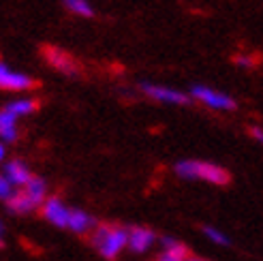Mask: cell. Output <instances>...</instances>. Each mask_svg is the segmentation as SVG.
Here are the masks:
<instances>
[{"label":"cell","instance_id":"obj_1","mask_svg":"<svg viewBox=\"0 0 263 261\" xmlns=\"http://www.w3.org/2000/svg\"><path fill=\"white\" fill-rule=\"evenodd\" d=\"M90 244L95 246L103 259L114 261L122 253V249L128 246V227L109 225V223L97 225V229L90 233Z\"/></svg>","mask_w":263,"mask_h":261},{"label":"cell","instance_id":"obj_11","mask_svg":"<svg viewBox=\"0 0 263 261\" xmlns=\"http://www.w3.org/2000/svg\"><path fill=\"white\" fill-rule=\"evenodd\" d=\"M5 203H7V210L13 212V214H28V212L34 210V208H39V206L28 197V195H26L24 189H22V191H15Z\"/></svg>","mask_w":263,"mask_h":261},{"label":"cell","instance_id":"obj_13","mask_svg":"<svg viewBox=\"0 0 263 261\" xmlns=\"http://www.w3.org/2000/svg\"><path fill=\"white\" fill-rule=\"evenodd\" d=\"M24 191H26V195H28V197H30L36 206H43L45 199H47V184H45V180L36 178V176L24 187Z\"/></svg>","mask_w":263,"mask_h":261},{"label":"cell","instance_id":"obj_19","mask_svg":"<svg viewBox=\"0 0 263 261\" xmlns=\"http://www.w3.org/2000/svg\"><path fill=\"white\" fill-rule=\"evenodd\" d=\"M251 135L259 141V143H263V128H259V126H253L251 128Z\"/></svg>","mask_w":263,"mask_h":261},{"label":"cell","instance_id":"obj_7","mask_svg":"<svg viewBox=\"0 0 263 261\" xmlns=\"http://www.w3.org/2000/svg\"><path fill=\"white\" fill-rule=\"evenodd\" d=\"M0 88L3 90H28V88H34V82L28 75L11 71L7 64L0 62Z\"/></svg>","mask_w":263,"mask_h":261},{"label":"cell","instance_id":"obj_5","mask_svg":"<svg viewBox=\"0 0 263 261\" xmlns=\"http://www.w3.org/2000/svg\"><path fill=\"white\" fill-rule=\"evenodd\" d=\"M43 56L45 60L51 64L54 69L67 73V75H77L80 73V64L75 62V58L69 54V51H64L60 47H43Z\"/></svg>","mask_w":263,"mask_h":261},{"label":"cell","instance_id":"obj_24","mask_svg":"<svg viewBox=\"0 0 263 261\" xmlns=\"http://www.w3.org/2000/svg\"><path fill=\"white\" fill-rule=\"evenodd\" d=\"M5 246V240H3V233H0V249H3Z\"/></svg>","mask_w":263,"mask_h":261},{"label":"cell","instance_id":"obj_22","mask_svg":"<svg viewBox=\"0 0 263 261\" xmlns=\"http://www.w3.org/2000/svg\"><path fill=\"white\" fill-rule=\"evenodd\" d=\"M3 159H5V146L0 143V163H3Z\"/></svg>","mask_w":263,"mask_h":261},{"label":"cell","instance_id":"obj_20","mask_svg":"<svg viewBox=\"0 0 263 261\" xmlns=\"http://www.w3.org/2000/svg\"><path fill=\"white\" fill-rule=\"evenodd\" d=\"M235 62H238L240 67H253V58H248V56H240V58H235Z\"/></svg>","mask_w":263,"mask_h":261},{"label":"cell","instance_id":"obj_3","mask_svg":"<svg viewBox=\"0 0 263 261\" xmlns=\"http://www.w3.org/2000/svg\"><path fill=\"white\" fill-rule=\"evenodd\" d=\"M191 95H193L197 101H201L203 105L212 107V109L229 111V109H233V107H235V101H233L229 95H225V92H218V90H214V88H208V86H193Z\"/></svg>","mask_w":263,"mask_h":261},{"label":"cell","instance_id":"obj_21","mask_svg":"<svg viewBox=\"0 0 263 261\" xmlns=\"http://www.w3.org/2000/svg\"><path fill=\"white\" fill-rule=\"evenodd\" d=\"M156 261H182V259H178V257H174V255H169V253H161L159 257H156Z\"/></svg>","mask_w":263,"mask_h":261},{"label":"cell","instance_id":"obj_8","mask_svg":"<svg viewBox=\"0 0 263 261\" xmlns=\"http://www.w3.org/2000/svg\"><path fill=\"white\" fill-rule=\"evenodd\" d=\"M156 242V233L148 227H128V249L133 253H146Z\"/></svg>","mask_w":263,"mask_h":261},{"label":"cell","instance_id":"obj_10","mask_svg":"<svg viewBox=\"0 0 263 261\" xmlns=\"http://www.w3.org/2000/svg\"><path fill=\"white\" fill-rule=\"evenodd\" d=\"M69 229L80 233V236H84V233H92L97 229V220L92 218L88 212L84 210H77V208H71V220H69Z\"/></svg>","mask_w":263,"mask_h":261},{"label":"cell","instance_id":"obj_9","mask_svg":"<svg viewBox=\"0 0 263 261\" xmlns=\"http://www.w3.org/2000/svg\"><path fill=\"white\" fill-rule=\"evenodd\" d=\"M5 176H7V180L11 182L13 187H26L34 178L30 174V169L26 167L22 161H9L5 165Z\"/></svg>","mask_w":263,"mask_h":261},{"label":"cell","instance_id":"obj_12","mask_svg":"<svg viewBox=\"0 0 263 261\" xmlns=\"http://www.w3.org/2000/svg\"><path fill=\"white\" fill-rule=\"evenodd\" d=\"M15 116L9 114L7 109L0 111V139L3 141H15L17 139V126H15Z\"/></svg>","mask_w":263,"mask_h":261},{"label":"cell","instance_id":"obj_14","mask_svg":"<svg viewBox=\"0 0 263 261\" xmlns=\"http://www.w3.org/2000/svg\"><path fill=\"white\" fill-rule=\"evenodd\" d=\"M161 244H163L165 253L174 255V257H178V259H182V261H186V259L191 257L186 244H182V242H178V240H174V238H161Z\"/></svg>","mask_w":263,"mask_h":261},{"label":"cell","instance_id":"obj_16","mask_svg":"<svg viewBox=\"0 0 263 261\" xmlns=\"http://www.w3.org/2000/svg\"><path fill=\"white\" fill-rule=\"evenodd\" d=\"M64 7H67L71 13H75V15H82V17L95 15V9L90 7L88 0H64Z\"/></svg>","mask_w":263,"mask_h":261},{"label":"cell","instance_id":"obj_2","mask_svg":"<svg viewBox=\"0 0 263 261\" xmlns=\"http://www.w3.org/2000/svg\"><path fill=\"white\" fill-rule=\"evenodd\" d=\"M176 174L184 180H205L210 184H218V187L229 184L231 180L227 169L205 161H180L176 165Z\"/></svg>","mask_w":263,"mask_h":261},{"label":"cell","instance_id":"obj_15","mask_svg":"<svg viewBox=\"0 0 263 261\" xmlns=\"http://www.w3.org/2000/svg\"><path fill=\"white\" fill-rule=\"evenodd\" d=\"M39 107L36 101H30V99H22V101H13L5 107L9 114H13L17 118V116H26V114H32L34 109Z\"/></svg>","mask_w":263,"mask_h":261},{"label":"cell","instance_id":"obj_18","mask_svg":"<svg viewBox=\"0 0 263 261\" xmlns=\"http://www.w3.org/2000/svg\"><path fill=\"white\" fill-rule=\"evenodd\" d=\"M13 193H15V191H13V184L7 180V176H5V174H0V199L7 201Z\"/></svg>","mask_w":263,"mask_h":261},{"label":"cell","instance_id":"obj_6","mask_svg":"<svg viewBox=\"0 0 263 261\" xmlns=\"http://www.w3.org/2000/svg\"><path fill=\"white\" fill-rule=\"evenodd\" d=\"M141 90L146 92L150 99L161 101V103H172V105H186L189 97L180 92V90L167 88V86H154V84H141Z\"/></svg>","mask_w":263,"mask_h":261},{"label":"cell","instance_id":"obj_25","mask_svg":"<svg viewBox=\"0 0 263 261\" xmlns=\"http://www.w3.org/2000/svg\"><path fill=\"white\" fill-rule=\"evenodd\" d=\"M0 233H5V225H3V220H0Z\"/></svg>","mask_w":263,"mask_h":261},{"label":"cell","instance_id":"obj_4","mask_svg":"<svg viewBox=\"0 0 263 261\" xmlns=\"http://www.w3.org/2000/svg\"><path fill=\"white\" fill-rule=\"evenodd\" d=\"M43 208V216L47 223L56 225L60 229H69V220H71V208L64 206L58 197H47Z\"/></svg>","mask_w":263,"mask_h":261},{"label":"cell","instance_id":"obj_17","mask_svg":"<svg viewBox=\"0 0 263 261\" xmlns=\"http://www.w3.org/2000/svg\"><path fill=\"white\" fill-rule=\"evenodd\" d=\"M203 233H205V238H208V240H212L214 244H220V246H231V240H229L222 231H218V229H214V227H203Z\"/></svg>","mask_w":263,"mask_h":261},{"label":"cell","instance_id":"obj_23","mask_svg":"<svg viewBox=\"0 0 263 261\" xmlns=\"http://www.w3.org/2000/svg\"><path fill=\"white\" fill-rule=\"evenodd\" d=\"M186 261H205V259H201V257H189Z\"/></svg>","mask_w":263,"mask_h":261}]
</instances>
